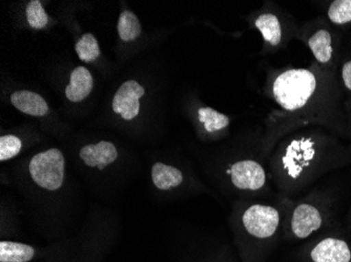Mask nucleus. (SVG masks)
Masks as SVG:
<instances>
[{
    "label": "nucleus",
    "mask_w": 351,
    "mask_h": 262,
    "mask_svg": "<svg viewBox=\"0 0 351 262\" xmlns=\"http://www.w3.org/2000/svg\"><path fill=\"white\" fill-rule=\"evenodd\" d=\"M243 224L248 233L259 238H267L275 234L279 226V213L271 207H250L243 215Z\"/></svg>",
    "instance_id": "7ed1b4c3"
},
{
    "label": "nucleus",
    "mask_w": 351,
    "mask_h": 262,
    "mask_svg": "<svg viewBox=\"0 0 351 262\" xmlns=\"http://www.w3.org/2000/svg\"><path fill=\"white\" fill-rule=\"evenodd\" d=\"M199 120L204 123L205 129L208 133H214L216 130L223 129L230 124V119L226 114H220L210 107H203L199 109Z\"/></svg>",
    "instance_id": "dca6fc26"
},
{
    "label": "nucleus",
    "mask_w": 351,
    "mask_h": 262,
    "mask_svg": "<svg viewBox=\"0 0 351 262\" xmlns=\"http://www.w3.org/2000/svg\"><path fill=\"white\" fill-rule=\"evenodd\" d=\"M27 18L29 25L34 29H43L49 23V17L38 0H33L27 7Z\"/></svg>",
    "instance_id": "6ab92c4d"
},
{
    "label": "nucleus",
    "mask_w": 351,
    "mask_h": 262,
    "mask_svg": "<svg viewBox=\"0 0 351 262\" xmlns=\"http://www.w3.org/2000/svg\"><path fill=\"white\" fill-rule=\"evenodd\" d=\"M342 77L345 86L348 90H351V61H349L343 66Z\"/></svg>",
    "instance_id": "412c9836"
},
{
    "label": "nucleus",
    "mask_w": 351,
    "mask_h": 262,
    "mask_svg": "<svg viewBox=\"0 0 351 262\" xmlns=\"http://www.w3.org/2000/svg\"><path fill=\"white\" fill-rule=\"evenodd\" d=\"M308 45L311 52L315 55L319 62H328L332 56V47H331V36L326 29L317 31L308 40Z\"/></svg>",
    "instance_id": "4468645a"
},
{
    "label": "nucleus",
    "mask_w": 351,
    "mask_h": 262,
    "mask_svg": "<svg viewBox=\"0 0 351 262\" xmlns=\"http://www.w3.org/2000/svg\"><path fill=\"white\" fill-rule=\"evenodd\" d=\"M92 88V75L86 68L79 66L71 74L70 84L66 88V96L70 101L80 102L90 94Z\"/></svg>",
    "instance_id": "9d476101"
},
{
    "label": "nucleus",
    "mask_w": 351,
    "mask_h": 262,
    "mask_svg": "<svg viewBox=\"0 0 351 262\" xmlns=\"http://www.w3.org/2000/svg\"><path fill=\"white\" fill-rule=\"evenodd\" d=\"M317 88L315 75L307 70H291L276 79L274 96L286 110H297L305 106Z\"/></svg>",
    "instance_id": "f257e3e1"
},
{
    "label": "nucleus",
    "mask_w": 351,
    "mask_h": 262,
    "mask_svg": "<svg viewBox=\"0 0 351 262\" xmlns=\"http://www.w3.org/2000/svg\"><path fill=\"white\" fill-rule=\"evenodd\" d=\"M313 142L311 139L295 140L291 142L283 157L284 168L289 176L297 179L309 161L315 157Z\"/></svg>",
    "instance_id": "20e7f679"
},
{
    "label": "nucleus",
    "mask_w": 351,
    "mask_h": 262,
    "mask_svg": "<svg viewBox=\"0 0 351 262\" xmlns=\"http://www.w3.org/2000/svg\"><path fill=\"white\" fill-rule=\"evenodd\" d=\"M322 218L317 209L311 205H300L293 212L291 228L299 238H306L313 231L320 228Z\"/></svg>",
    "instance_id": "423d86ee"
},
{
    "label": "nucleus",
    "mask_w": 351,
    "mask_h": 262,
    "mask_svg": "<svg viewBox=\"0 0 351 262\" xmlns=\"http://www.w3.org/2000/svg\"><path fill=\"white\" fill-rule=\"evenodd\" d=\"M118 33L123 41L135 40L141 34V25L137 16L131 11L122 12L118 23Z\"/></svg>",
    "instance_id": "2eb2a0df"
},
{
    "label": "nucleus",
    "mask_w": 351,
    "mask_h": 262,
    "mask_svg": "<svg viewBox=\"0 0 351 262\" xmlns=\"http://www.w3.org/2000/svg\"><path fill=\"white\" fill-rule=\"evenodd\" d=\"M77 54L80 60L92 62L100 56L99 44L92 34H84L76 43Z\"/></svg>",
    "instance_id": "f3484780"
},
{
    "label": "nucleus",
    "mask_w": 351,
    "mask_h": 262,
    "mask_svg": "<svg viewBox=\"0 0 351 262\" xmlns=\"http://www.w3.org/2000/svg\"><path fill=\"white\" fill-rule=\"evenodd\" d=\"M21 144L19 137L15 135H5L0 137V161H7L19 155L21 150Z\"/></svg>",
    "instance_id": "aec40b11"
},
{
    "label": "nucleus",
    "mask_w": 351,
    "mask_h": 262,
    "mask_svg": "<svg viewBox=\"0 0 351 262\" xmlns=\"http://www.w3.org/2000/svg\"><path fill=\"white\" fill-rule=\"evenodd\" d=\"M64 157L58 149L38 153L29 163L32 179L41 188L54 191L62 186L64 179Z\"/></svg>",
    "instance_id": "f03ea898"
},
{
    "label": "nucleus",
    "mask_w": 351,
    "mask_h": 262,
    "mask_svg": "<svg viewBox=\"0 0 351 262\" xmlns=\"http://www.w3.org/2000/svg\"><path fill=\"white\" fill-rule=\"evenodd\" d=\"M35 251L27 244L0 242V262H27L34 257Z\"/></svg>",
    "instance_id": "f8f14e48"
},
{
    "label": "nucleus",
    "mask_w": 351,
    "mask_h": 262,
    "mask_svg": "<svg viewBox=\"0 0 351 262\" xmlns=\"http://www.w3.org/2000/svg\"><path fill=\"white\" fill-rule=\"evenodd\" d=\"M232 181L239 189L258 190L265 184V172L261 165L254 161H242L232 165Z\"/></svg>",
    "instance_id": "39448f33"
},
{
    "label": "nucleus",
    "mask_w": 351,
    "mask_h": 262,
    "mask_svg": "<svg viewBox=\"0 0 351 262\" xmlns=\"http://www.w3.org/2000/svg\"><path fill=\"white\" fill-rule=\"evenodd\" d=\"M311 258L315 262H349L351 253L346 242L326 238L313 250Z\"/></svg>",
    "instance_id": "0eeeda50"
},
{
    "label": "nucleus",
    "mask_w": 351,
    "mask_h": 262,
    "mask_svg": "<svg viewBox=\"0 0 351 262\" xmlns=\"http://www.w3.org/2000/svg\"><path fill=\"white\" fill-rule=\"evenodd\" d=\"M11 102L23 114L41 117L49 112V106L43 96L29 90H19L11 96Z\"/></svg>",
    "instance_id": "1a4fd4ad"
},
{
    "label": "nucleus",
    "mask_w": 351,
    "mask_h": 262,
    "mask_svg": "<svg viewBox=\"0 0 351 262\" xmlns=\"http://www.w3.org/2000/svg\"><path fill=\"white\" fill-rule=\"evenodd\" d=\"M118 153L114 144L99 142L97 145L84 146L80 150V157L88 167H98L99 170L106 168L117 159Z\"/></svg>",
    "instance_id": "6e6552de"
},
{
    "label": "nucleus",
    "mask_w": 351,
    "mask_h": 262,
    "mask_svg": "<svg viewBox=\"0 0 351 262\" xmlns=\"http://www.w3.org/2000/svg\"><path fill=\"white\" fill-rule=\"evenodd\" d=\"M152 177L155 186L160 190L175 188L183 181V175L180 170L162 163H156L154 165L152 168Z\"/></svg>",
    "instance_id": "9b49d317"
},
{
    "label": "nucleus",
    "mask_w": 351,
    "mask_h": 262,
    "mask_svg": "<svg viewBox=\"0 0 351 262\" xmlns=\"http://www.w3.org/2000/svg\"><path fill=\"white\" fill-rule=\"evenodd\" d=\"M256 27L262 33L264 40L271 45H278L282 39L279 21L273 14H263L256 21Z\"/></svg>",
    "instance_id": "ddd939ff"
},
{
    "label": "nucleus",
    "mask_w": 351,
    "mask_h": 262,
    "mask_svg": "<svg viewBox=\"0 0 351 262\" xmlns=\"http://www.w3.org/2000/svg\"><path fill=\"white\" fill-rule=\"evenodd\" d=\"M330 21L337 25H344L351 21V0H336L329 8Z\"/></svg>",
    "instance_id": "a211bd4d"
}]
</instances>
